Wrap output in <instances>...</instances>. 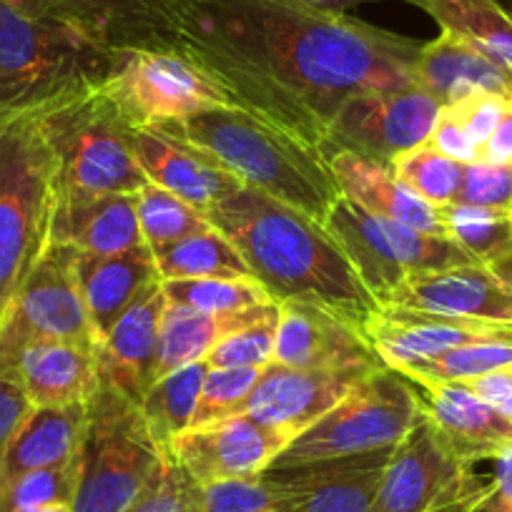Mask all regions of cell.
Listing matches in <instances>:
<instances>
[{
    "mask_svg": "<svg viewBox=\"0 0 512 512\" xmlns=\"http://www.w3.org/2000/svg\"><path fill=\"white\" fill-rule=\"evenodd\" d=\"M510 103L512 101L495 96V93H472V96H465L462 101L452 103V106H445V111H450L457 118V123L465 128L472 144L482 149L497 128V123H500V118L505 116Z\"/></svg>",
    "mask_w": 512,
    "mask_h": 512,
    "instance_id": "ee69618b",
    "label": "cell"
},
{
    "mask_svg": "<svg viewBox=\"0 0 512 512\" xmlns=\"http://www.w3.org/2000/svg\"><path fill=\"white\" fill-rule=\"evenodd\" d=\"M264 369V367H262ZM262 369L256 367H209L201 395L196 402L191 427H204L211 422L239 417L246 397L254 390V384L262 377ZM189 427V430H191Z\"/></svg>",
    "mask_w": 512,
    "mask_h": 512,
    "instance_id": "f35d334b",
    "label": "cell"
},
{
    "mask_svg": "<svg viewBox=\"0 0 512 512\" xmlns=\"http://www.w3.org/2000/svg\"><path fill=\"white\" fill-rule=\"evenodd\" d=\"M53 156L38 118L0 126V322L51 244Z\"/></svg>",
    "mask_w": 512,
    "mask_h": 512,
    "instance_id": "52a82bcc",
    "label": "cell"
},
{
    "mask_svg": "<svg viewBox=\"0 0 512 512\" xmlns=\"http://www.w3.org/2000/svg\"><path fill=\"white\" fill-rule=\"evenodd\" d=\"M492 487L495 485H492V480H490L472 492H462V495L447 497V500H442L440 505H435L432 510H427V512H477L482 507V502L490 497Z\"/></svg>",
    "mask_w": 512,
    "mask_h": 512,
    "instance_id": "f907efd6",
    "label": "cell"
},
{
    "mask_svg": "<svg viewBox=\"0 0 512 512\" xmlns=\"http://www.w3.org/2000/svg\"><path fill=\"white\" fill-rule=\"evenodd\" d=\"M106 51H179L194 0H8Z\"/></svg>",
    "mask_w": 512,
    "mask_h": 512,
    "instance_id": "4fadbf2b",
    "label": "cell"
},
{
    "mask_svg": "<svg viewBox=\"0 0 512 512\" xmlns=\"http://www.w3.org/2000/svg\"><path fill=\"white\" fill-rule=\"evenodd\" d=\"M31 410L33 405L28 400L26 390H23L16 369L0 372V457H3L6 447L11 445L16 432L21 430L26 417L31 415Z\"/></svg>",
    "mask_w": 512,
    "mask_h": 512,
    "instance_id": "bcb514c9",
    "label": "cell"
},
{
    "mask_svg": "<svg viewBox=\"0 0 512 512\" xmlns=\"http://www.w3.org/2000/svg\"><path fill=\"white\" fill-rule=\"evenodd\" d=\"M477 512H480V510H477Z\"/></svg>",
    "mask_w": 512,
    "mask_h": 512,
    "instance_id": "91938a15",
    "label": "cell"
},
{
    "mask_svg": "<svg viewBox=\"0 0 512 512\" xmlns=\"http://www.w3.org/2000/svg\"><path fill=\"white\" fill-rule=\"evenodd\" d=\"M0 512H6V475H3V465H0Z\"/></svg>",
    "mask_w": 512,
    "mask_h": 512,
    "instance_id": "6f0895ef",
    "label": "cell"
},
{
    "mask_svg": "<svg viewBox=\"0 0 512 512\" xmlns=\"http://www.w3.org/2000/svg\"><path fill=\"white\" fill-rule=\"evenodd\" d=\"M121 58L61 23L0 0V126L38 118L101 88Z\"/></svg>",
    "mask_w": 512,
    "mask_h": 512,
    "instance_id": "277c9868",
    "label": "cell"
},
{
    "mask_svg": "<svg viewBox=\"0 0 512 512\" xmlns=\"http://www.w3.org/2000/svg\"><path fill=\"white\" fill-rule=\"evenodd\" d=\"M36 342L98 347L78 279V251L61 241L48 244L0 322V372L13 369L21 349Z\"/></svg>",
    "mask_w": 512,
    "mask_h": 512,
    "instance_id": "30bf717a",
    "label": "cell"
},
{
    "mask_svg": "<svg viewBox=\"0 0 512 512\" xmlns=\"http://www.w3.org/2000/svg\"><path fill=\"white\" fill-rule=\"evenodd\" d=\"M169 457L146 427L141 407L98 377L86 402V432L78 447V487L73 512H126Z\"/></svg>",
    "mask_w": 512,
    "mask_h": 512,
    "instance_id": "8992f818",
    "label": "cell"
},
{
    "mask_svg": "<svg viewBox=\"0 0 512 512\" xmlns=\"http://www.w3.org/2000/svg\"><path fill=\"white\" fill-rule=\"evenodd\" d=\"M277 304H262L244 312L229 314H206L186 307H171L166 304L164 322H161L159 342V364H156V379L166 377L174 369L186 367L191 362L206 359V354L226 339L229 334L259 322L272 314Z\"/></svg>",
    "mask_w": 512,
    "mask_h": 512,
    "instance_id": "f546056e",
    "label": "cell"
},
{
    "mask_svg": "<svg viewBox=\"0 0 512 512\" xmlns=\"http://www.w3.org/2000/svg\"><path fill=\"white\" fill-rule=\"evenodd\" d=\"M410 382L420 397L422 415L460 462L472 467L475 462L495 460L502 450L512 447V422L477 400L460 382Z\"/></svg>",
    "mask_w": 512,
    "mask_h": 512,
    "instance_id": "44dd1931",
    "label": "cell"
},
{
    "mask_svg": "<svg viewBox=\"0 0 512 512\" xmlns=\"http://www.w3.org/2000/svg\"><path fill=\"white\" fill-rule=\"evenodd\" d=\"M324 229L342 246L357 277L377 302L417 274L477 264L452 239L422 234L369 214L347 196H339L332 206Z\"/></svg>",
    "mask_w": 512,
    "mask_h": 512,
    "instance_id": "9c48e42d",
    "label": "cell"
},
{
    "mask_svg": "<svg viewBox=\"0 0 512 512\" xmlns=\"http://www.w3.org/2000/svg\"><path fill=\"white\" fill-rule=\"evenodd\" d=\"M86 432V402L58 407H33L31 415L6 447L0 465L6 485L16 477L43 467L66 465L76 460Z\"/></svg>",
    "mask_w": 512,
    "mask_h": 512,
    "instance_id": "f1b7e54d",
    "label": "cell"
},
{
    "mask_svg": "<svg viewBox=\"0 0 512 512\" xmlns=\"http://www.w3.org/2000/svg\"><path fill=\"white\" fill-rule=\"evenodd\" d=\"M512 367V339H492V342H475L465 347L450 349L432 359L407 364L395 369L407 379H432V382H465V379L482 377L495 369Z\"/></svg>",
    "mask_w": 512,
    "mask_h": 512,
    "instance_id": "74e56055",
    "label": "cell"
},
{
    "mask_svg": "<svg viewBox=\"0 0 512 512\" xmlns=\"http://www.w3.org/2000/svg\"><path fill=\"white\" fill-rule=\"evenodd\" d=\"M206 372H209V362L199 359V362H191L186 367L174 369L166 377L156 379L146 390L139 405L141 415H144L146 427H149L151 437L164 455L169 452L174 437L191 427Z\"/></svg>",
    "mask_w": 512,
    "mask_h": 512,
    "instance_id": "d6a6232c",
    "label": "cell"
},
{
    "mask_svg": "<svg viewBox=\"0 0 512 512\" xmlns=\"http://www.w3.org/2000/svg\"><path fill=\"white\" fill-rule=\"evenodd\" d=\"M297 6L314 8V11H327V13H344L354 6H364V3H382V0H289ZM400 3H410L412 0H400Z\"/></svg>",
    "mask_w": 512,
    "mask_h": 512,
    "instance_id": "f5cc1de1",
    "label": "cell"
},
{
    "mask_svg": "<svg viewBox=\"0 0 512 512\" xmlns=\"http://www.w3.org/2000/svg\"><path fill=\"white\" fill-rule=\"evenodd\" d=\"M13 512H73L71 505H41V507H21Z\"/></svg>",
    "mask_w": 512,
    "mask_h": 512,
    "instance_id": "11a10c76",
    "label": "cell"
},
{
    "mask_svg": "<svg viewBox=\"0 0 512 512\" xmlns=\"http://www.w3.org/2000/svg\"><path fill=\"white\" fill-rule=\"evenodd\" d=\"M277 324H279V307L272 314H267L259 322L239 329L221 339L209 354L206 362L209 367H256L262 369L274 362V347H277Z\"/></svg>",
    "mask_w": 512,
    "mask_h": 512,
    "instance_id": "60d3db41",
    "label": "cell"
},
{
    "mask_svg": "<svg viewBox=\"0 0 512 512\" xmlns=\"http://www.w3.org/2000/svg\"><path fill=\"white\" fill-rule=\"evenodd\" d=\"M136 209H139V224L146 246H161L214 229L204 211L156 184H146L136 194Z\"/></svg>",
    "mask_w": 512,
    "mask_h": 512,
    "instance_id": "d590c367",
    "label": "cell"
},
{
    "mask_svg": "<svg viewBox=\"0 0 512 512\" xmlns=\"http://www.w3.org/2000/svg\"><path fill=\"white\" fill-rule=\"evenodd\" d=\"M440 111V103L417 86L359 93L332 118L319 154H354L390 169L397 156L425 144Z\"/></svg>",
    "mask_w": 512,
    "mask_h": 512,
    "instance_id": "7c38bea8",
    "label": "cell"
},
{
    "mask_svg": "<svg viewBox=\"0 0 512 512\" xmlns=\"http://www.w3.org/2000/svg\"><path fill=\"white\" fill-rule=\"evenodd\" d=\"M492 462H495V477H492L495 492L512 502V447L502 450Z\"/></svg>",
    "mask_w": 512,
    "mask_h": 512,
    "instance_id": "816d5d0a",
    "label": "cell"
},
{
    "mask_svg": "<svg viewBox=\"0 0 512 512\" xmlns=\"http://www.w3.org/2000/svg\"><path fill=\"white\" fill-rule=\"evenodd\" d=\"M274 302H304L362 329L379 309L342 246L312 216L241 186L206 211Z\"/></svg>",
    "mask_w": 512,
    "mask_h": 512,
    "instance_id": "7a4b0ae2",
    "label": "cell"
},
{
    "mask_svg": "<svg viewBox=\"0 0 512 512\" xmlns=\"http://www.w3.org/2000/svg\"><path fill=\"white\" fill-rule=\"evenodd\" d=\"M51 241L86 256H111L144 246L136 194L53 196Z\"/></svg>",
    "mask_w": 512,
    "mask_h": 512,
    "instance_id": "cb8c5ba5",
    "label": "cell"
},
{
    "mask_svg": "<svg viewBox=\"0 0 512 512\" xmlns=\"http://www.w3.org/2000/svg\"><path fill=\"white\" fill-rule=\"evenodd\" d=\"M161 287H164L166 304L206 314L244 312L262 304H277L254 277L179 279V282H161Z\"/></svg>",
    "mask_w": 512,
    "mask_h": 512,
    "instance_id": "e575fe53",
    "label": "cell"
},
{
    "mask_svg": "<svg viewBox=\"0 0 512 512\" xmlns=\"http://www.w3.org/2000/svg\"><path fill=\"white\" fill-rule=\"evenodd\" d=\"M166 312L164 287L146 289L98 342V377L141 405L156 382L161 322Z\"/></svg>",
    "mask_w": 512,
    "mask_h": 512,
    "instance_id": "7402d4cb",
    "label": "cell"
},
{
    "mask_svg": "<svg viewBox=\"0 0 512 512\" xmlns=\"http://www.w3.org/2000/svg\"><path fill=\"white\" fill-rule=\"evenodd\" d=\"M492 485H495V482H492ZM480 510H482V512H512V502L505 500V497L497 495L495 487H492L490 497H487V500L482 502Z\"/></svg>",
    "mask_w": 512,
    "mask_h": 512,
    "instance_id": "db71d44e",
    "label": "cell"
},
{
    "mask_svg": "<svg viewBox=\"0 0 512 512\" xmlns=\"http://www.w3.org/2000/svg\"><path fill=\"white\" fill-rule=\"evenodd\" d=\"M420 417L415 384L384 364L367 374L327 415L294 437L272 467L390 450Z\"/></svg>",
    "mask_w": 512,
    "mask_h": 512,
    "instance_id": "ba28073f",
    "label": "cell"
},
{
    "mask_svg": "<svg viewBox=\"0 0 512 512\" xmlns=\"http://www.w3.org/2000/svg\"><path fill=\"white\" fill-rule=\"evenodd\" d=\"M470 465L457 460L425 415L392 450L372 512H427L447 497L482 487Z\"/></svg>",
    "mask_w": 512,
    "mask_h": 512,
    "instance_id": "9a60e30c",
    "label": "cell"
},
{
    "mask_svg": "<svg viewBox=\"0 0 512 512\" xmlns=\"http://www.w3.org/2000/svg\"><path fill=\"white\" fill-rule=\"evenodd\" d=\"M78 487V455L66 465L43 467L16 477L6 485V512L21 507L71 505Z\"/></svg>",
    "mask_w": 512,
    "mask_h": 512,
    "instance_id": "ab89813d",
    "label": "cell"
},
{
    "mask_svg": "<svg viewBox=\"0 0 512 512\" xmlns=\"http://www.w3.org/2000/svg\"><path fill=\"white\" fill-rule=\"evenodd\" d=\"M159 131L179 136L224 166L241 186L282 201L324 224L342 196L327 159L239 106L209 108Z\"/></svg>",
    "mask_w": 512,
    "mask_h": 512,
    "instance_id": "3957f363",
    "label": "cell"
},
{
    "mask_svg": "<svg viewBox=\"0 0 512 512\" xmlns=\"http://www.w3.org/2000/svg\"><path fill=\"white\" fill-rule=\"evenodd\" d=\"M460 384L467 387L477 400L490 405L497 415H502L507 422H512V367L495 369V372L465 379V382Z\"/></svg>",
    "mask_w": 512,
    "mask_h": 512,
    "instance_id": "c3c4849f",
    "label": "cell"
},
{
    "mask_svg": "<svg viewBox=\"0 0 512 512\" xmlns=\"http://www.w3.org/2000/svg\"><path fill=\"white\" fill-rule=\"evenodd\" d=\"M289 442L292 440L284 432L239 415L181 432L169 445L166 457L179 465L194 485H209L259 477Z\"/></svg>",
    "mask_w": 512,
    "mask_h": 512,
    "instance_id": "2e32d148",
    "label": "cell"
},
{
    "mask_svg": "<svg viewBox=\"0 0 512 512\" xmlns=\"http://www.w3.org/2000/svg\"><path fill=\"white\" fill-rule=\"evenodd\" d=\"M262 512H274V510H272V507H267V510H262Z\"/></svg>",
    "mask_w": 512,
    "mask_h": 512,
    "instance_id": "680465c9",
    "label": "cell"
},
{
    "mask_svg": "<svg viewBox=\"0 0 512 512\" xmlns=\"http://www.w3.org/2000/svg\"><path fill=\"white\" fill-rule=\"evenodd\" d=\"M53 156V194H139L149 179L134 154V131L106 83L38 116Z\"/></svg>",
    "mask_w": 512,
    "mask_h": 512,
    "instance_id": "5b68a950",
    "label": "cell"
},
{
    "mask_svg": "<svg viewBox=\"0 0 512 512\" xmlns=\"http://www.w3.org/2000/svg\"><path fill=\"white\" fill-rule=\"evenodd\" d=\"M422 43L289 0H194L181 53L234 103L319 151L349 98L415 86Z\"/></svg>",
    "mask_w": 512,
    "mask_h": 512,
    "instance_id": "6da1fadb",
    "label": "cell"
},
{
    "mask_svg": "<svg viewBox=\"0 0 512 512\" xmlns=\"http://www.w3.org/2000/svg\"><path fill=\"white\" fill-rule=\"evenodd\" d=\"M269 507V492L262 475L244 480H219L209 485L191 482L186 512H262Z\"/></svg>",
    "mask_w": 512,
    "mask_h": 512,
    "instance_id": "b9f144b4",
    "label": "cell"
},
{
    "mask_svg": "<svg viewBox=\"0 0 512 512\" xmlns=\"http://www.w3.org/2000/svg\"><path fill=\"white\" fill-rule=\"evenodd\" d=\"M379 307L512 324V284L485 264H462L407 279Z\"/></svg>",
    "mask_w": 512,
    "mask_h": 512,
    "instance_id": "d6986e66",
    "label": "cell"
},
{
    "mask_svg": "<svg viewBox=\"0 0 512 512\" xmlns=\"http://www.w3.org/2000/svg\"><path fill=\"white\" fill-rule=\"evenodd\" d=\"M392 450L269 467L262 482L274 512H372Z\"/></svg>",
    "mask_w": 512,
    "mask_h": 512,
    "instance_id": "5bb4252c",
    "label": "cell"
},
{
    "mask_svg": "<svg viewBox=\"0 0 512 512\" xmlns=\"http://www.w3.org/2000/svg\"><path fill=\"white\" fill-rule=\"evenodd\" d=\"M161 282L209 277H251L236 246L219 229L201 231L161 246H149Z\"/></svg>",
    "mask_w": 512,
    "mask_h": 512,
    "instance_id": "1f68e13d",
    "label": "cell"
},
{
    "mask_svg": "<svg viewBox=\"0 0 512 512\" xmlns=\"http://www.w3.org/2000/svg\"><path fill=\"white\" fill-rule=\"evenodd\" d=\"M390 171L400 184H405L412 194H417L432 206L455 204L462 179H465V166L437 154L427 144L415 146V149L397 156Z\"/></svg>",
    "mask_w": 512,
    "mask_h": 512,
    "instance_id": "8d00e7d4",
    "label": "cell"
},
{
    "mask_svg": "<svg viewBox=\"0 0 512 512\" xmlns=\"http://www.w3.org/2000/svg\"><path fill=\"white\" fill-rule=\"evenodd\" d=\"M412 6L512 73V16L497 0H412Z\"/></svg>",
    "mask_w": 512,
    "mask_h": 512,
    "instance_id": "4dcf8cb0",
    "label": "cell"
},
{
    "mask_svg": "<svg viewBox=\"0 0 512 512\" xmlns=\"http://www.w3.org/2000/svg\"><path fill=\"white\" fill-rule=\"evenodd\" d=\"M477 161H482V164H512V103L507 106L505 116L500 118L487 144L480 149Z\"/></svg>",
    "mask_w": 512,
    "mask_h": 512,
    "instance_id": "681fc988",
    "label": "cell"
},
{
    "mask_svg": "<svg viewBox=\"0 0 512 512\" xmlns=\"http://www.w3.org/2000/svg\"><path fill=\"white\" fill-rule=\"evenodd\" d=\"M274 362L297 369L382 367L364 332L327 309L304 302H279Z\"/></svg>",
    "mask_w": 512,
    "mask_h": 512,
    "instance_id": "ffe728a7",
    "label": "cell"
},
{
    "mask_svg": "<svg viewBox=\"0 0 512 512\" xmlns=\"http://www.w3.org/2000/svg\"><path fill=\"white\" fill-rule=\"evenodd\" d=\"M134 154L149 184L171 191L204 214L241 189V181L211 156L159 128H136Z\"/></svg>",
    "mask_w": 512,
    "mask_h": 512,
    "instance_id": "603a6c76",
    "label": "cell"
},
{
    "mask_svg": "<svg viewBox=\"0 0 512 512\" xmlns=\"http://www.w3.org/2000/svg\"><path fill=\"white\" fill-rule=\"evenodd\" d=\"M447 239L467 251L477 264L497 269L512 254V211L470 204L440 206Z\"/></svg>",
    "mask_w": 512,
    "mask_h": 512,
    "instance_id": "836d02e7",
    "label": "cell"
},
{
    "mask_svg": "<svg viewBox=\"0 0 512 512\" xmlns=\"http://www.w3.org/2000/svg\"><path fill=\"white\" fill-rule=\"evenodd\" d=\"M457 204L485 206V209L512 211V164H475L465 166Z\"/></svg>",
    "mask_w": 512,
    "mask_h": 512,
    "instance_id": "7bdbcfd3",
    "label": "cell"
},
{
    "mask_svg": "<svg viewBox=\"0 0 512 512\" xmlns=\"http://www.w3.org/2000/svg\"><path fill=\"white\" fill-rule=\"evenodd\" d=\"M374 369L379 367L297 369L272 362L262 369V377L246 397L241 415L294 440L344 400Z\"/></svg>",
    "mask_w": 512,
    "mask_h": 512,
    "instance_id": "e0dca14e",
    "label": "cell"
},
{
    "mask_svg": "<svg viewBox=\"0 0 512 512\" xmlns=\"http://www.w3.org/2000/svg\"><path fill=\"white\" fill-rule=\"evenodd\" d=\"M189 492H191V480L184 475L179 465L174 462H166L164 470L159 472L154 482L149 485V490L128 507L126 512H186L189 505Z\"/></svg>",
    "mask_w": 512,
    "mask_h": 512,
    "instance_id": "f6af8a7d",
    "label": "cell"
},
{
    "mask_svg": "<svg viewBox=\"0 0 512 512\" xmlns=\"http://www.w3.org/2000/svg\"><path fill=\"white\" fill-rule=\"evenodd\" d=\"M13 369L33 407L88 402L98 387V347L78 342L28 344Z\"/></svg>",
    "mask_w": 512,
    "mask_h": 512,
    "instance_id": "83f0119b",
    "label": "cell"
},
{
    "mask_svg": "<svg viewBox=\"0 0 512 512\" xmlns=\"http://www.w3.org/2000/svg\"><path fill=\"white\" fill-rule=\"evenodd\" d=\"M362 332L387 367L402 369L465 344L512 339V324L379 307L367 319Z\"/></svg>",
    "mask_w": 512,
    "mask_h": 512,
    "instance_id": "ac0fdd59",
    "label": "cell"
},
{
    "mask_svg": "<svg viewBox=\"0 0 512 512\" xmlns=\"http://www.w3.org/2000/svg\"><path fill=\"white\" fill-rule=\"evenodd\" d=\"M415 86L430 93L442 108L472 93H495L512 101V73L447 31L435 41L422 43Z\"/></svg>",
    "mask_w": 512,
    "mask_h": 512,
    "instance_id": "d4e9b609",
    "label": "cell"
},
{
    "mask_svg": "<svg viewBox=\"0 0 512 512\" xmlns=\"http://www.w3.org/2000/svg\"><path fill=\"white\" fill-rule=\"evenodd\" d=\"M327 164L342 189V196L362 206L364 211L395 221V224L410 226L422 234L447 239V226L442 221L440 206L427 204L420 196L412 194L405 184L395 179L387 166L359 159L354 154H332L327 156Z\"/></svg>",
    "mask_w": 512,
    "mask_h": 512,
    "instance_id": "484cf974",
    "label": "cell"
},
{
    "mask_svg": "<svg viewBox=\"0 0 512 512\" xmlns=\"http://www.w3.org/2000/svg\"><path fill=\"white\" fill-rule=\"evenodd\" d=\"M78 279L98 342L146 289L161 282L146 244L111 256L78 254Z\"/></svg>",
    "mask_w": 512,
    "mask_h": 512,
    "instance_id": "4316f807",
    "label": "cell"
},
{
    "mask_svg": "<svg viewBox=\"0 0 512 512\" xmlns=\"http://www.w3.org/2000/svg\"><path fill=\"white\" fill-rule=\"evenodd\" d=\"M106 91L134 128H159L209 108L236 106L219 81L179 51L123 53Z\"/></svg>",
    "mask_w": 512,
    "mask_h": 512,
    "instance_id": "8fae6325",
    "label": "cell"
},
{
    "mask_svg": "<svg viewBox=\"0 0 512 512\" xmlns=\"http://www.w3.org/2000/svg\"><path fill=\"white\" fill-rule=\"evenodd\" d=\"M425 144L430 146V149H435L437 154L447 156V159L457 161V164L462 166L475 164L477 156H480V149L472 144V139L467 136L465 128H462L460 123H457V118L452 116L450 111H445V108H442L440 116H437L435 126H432Z\"/></svg>",
    "mask_w": 512,
    "mask_h": 512,
    "instance_id": "7dc6e473",
    "label": "cell"
},
{
    "mask_svg": "<svg viewBox=\"0 0 512 512\" xmlns=\"http://www.w3.org/2000/svg\"><path fill=\"white\" fill-rule=\"evenodd\" d=\"M497 272H500V274H502V277H505V279H507V282H510V284H512V254H510V256H507V259H505V262H502V264H500V267H497Z\"/></svg>",
    "mask_w": 512,
    "mask_h": 512,
    "instance_id": "9f6ffc18",
    "label": "cell"
}]
</instances>
